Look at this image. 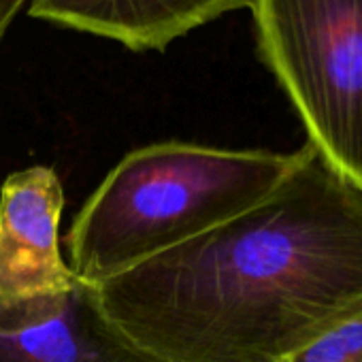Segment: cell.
Instances as JSON below:
<instances>
[{
  "label": "cell",
  "mask_w": 362,
  "mask_h": 362,
  "mask_svg": "<svg viewBox=\"0 0 362 362\" xmlns=\"http://www.w3.org/2000/svg\"><path fill=\"white\" fill-rule=\"evenodd\" d=\"M26 5H30V0H0V43Z\"/></svg>",
  "instance_id": "obj_8"
},
{
  "label": "cell",
  "mask_w": 362,
  "mask_h": 362,
  "mask_svg": "<svg viewBox=\"0 0 362 362\" xmlns=\"http://www.w3.org/2000/svg\"><path fill=\"white\" fill-rule=\"evenodd\" d=\"M0 362H160L107 317L92 284H79L49 311L0 326Z\"/></svg>",
  "instance_id": "obj_5"
},
{
  "label": "cell",
  "mask_w": 362,
  "mask_h": 362,
  "mask_svg": "<svg viewBox=\"0 0 362 362\" xmlns=\"http://www.w3.org/2000/svg\"><path fill=\"white\" fill-rule=\"evenodd\" d=\"M64 190L49 166H30L0 188V315L58 300L79 277L60 254Z\"/></svg>",
  "instance_id": "obj_4"
},
{
  "label": "cell",
  "mask_w": 362,
  "mask_h": 362,
  "mask_svg": "<svg viewBox=\"0 0 362 362\" xmlns=\"http://www.w3.org/2000/svg\"><path fill=\"white\" fill-rule=\"evenodd\" d=\"M298 151L222 149L166 141L126 153L77 214L71 271L98 286L262 203Z\"/></svg>",
  "instance_id": "obj_2"
},
{
  "label": "cell",
  "mask_w": 362,
  "mask_h": 362,
  "mask_svg": "<svg viewBox=\"0 0 362 362\" xmlns=\"http://www.w3.org/2000/svg\"><path fill=\"white\" fill-rule=\"evenodd\" d=\"M94 288L160 362H284L362 309V186L305 143L262 203Z\"/></svg>",
  "instance_id": "obj_1"
},
{
  "label": "cell",
  "mask_w": 362,
  "mask_h": 362,
  "mask_svg": "<svg viewBox=\"0 0 362 362\" xmlns=\"http://www.w3.org/2000/svg\"><path fill=\"white\" fill-rule=\"evenodd\" d=\"M250 0H30V16L122 43L162 52L173 41L230 13Z\"/></svg>",
  "instance_id": "obj_6"
},
{
  "label": "cell",
  "mask_w": 362,
  "mask_h": 362,
  "mask_svg": "<svg viewBox=\"0 0 362 362\" xmlns=\"http://www.w3.org/2000/svg\"><path fill=\"white\" fill-rule=\"evenodd\" d=\"M260 60L309 145L362 186V0H250Z\"/></svg>",
  "instance_id": "obj_3"
},
{
  "label": "cell",
  "mask_w": 362,
  "mask_h": 362,
  "mask_svg": "<svg viewBox=\"0 0 362 362\" xmlns=\"http://www.w3.org/2000/svg\"><path fill=\"white\" fill-rule=\"evenodd\" d=\"M284 362H362V309L315 337Z\"/></svg>",
  "instance_id": "obj_7"
}]
</instances>
